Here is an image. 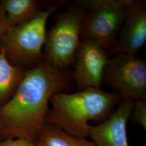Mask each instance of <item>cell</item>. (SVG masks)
<instances>
[{
    "label": "cell",
    "instance_id": "2e32d148",
    "mask_svg": "<svg viewBox=\"0 0 146 146\" xmlns=\"http://www.w3.org/2000/svg\"><path fill=\"white\" fill-rule=\"evenodd\" d=\"M36 146H44V145H43L42 143L40 142H39L38 141H37L36 143Z\"/></svg>",
    "mask_w": 146,
    "mask_h": 146
},
{
    "label": "cell",
    "instance_id": "52a82bcc",
    "mask_svg": "<svg viewBox=\"0 0 146 146\" xmlns=\"http://www.w3.org/2000/svg\"><path fill=\"white\" fill-rule=\"evenodd\" d=\"M105 50L93 39L81 38L75 55L73 75L78 92L88 88L101 89L104 69L108 60Z\"/></svg>",
    "mask_w": 146,
    "mask_h": 146
},
{
    "label": "cell",
    "instance_id": "9a60e30c",
    "mask_svg": "<svg viewBox=\"0 0 146 146\" xmlns=\"http://www.w3.org/2000/svg\"><path fill=\"white\" fill-rule=\"evenodd\" d=\"M9 28V27L7 22L5 11L0 2V43Z\"/></svg>",
    "mask_w": 146,
    "mask_h": 146
},
{
    "label": "cell",
    "instance_id": "8992f818",
    "mask_svg": "<svg viewBox=\"0 0 146 146\" xmlns=\"http://www.w3.org/2000/svg\"><path fill=\"white\" fill-rule=\"evenodd\" d=\"M102 84L114 90L121 100H146V62L127 54L108 58Z\"/></svg>",
    "mask_w": 146,
    "mask_h": 146
},
{
    "label": "cell",
    "instance_id": "277c9868",
    "mask_svg": "<svg viewBox=\"0 0 146 146\" xmlns=\"http://www.w3.org/2000/svg\"><path fill=\"white\" fill-rule=\"evenodd\" d=\"M86 11L82 7H72L58 14L47 31L43 60L52 68L68 72L75 62Z\"/></svg>",
    "mask_w": 146,
    "mask_h": 146
},
{
    "label": "cell",
    "instance_id": "30bf717a",
    "mask_svg": "<svg viewBox=\"0 0 146 146\" xmlns=\"http://www.w3.org/2000/svg\"><path fill=\"white\" fill-rule=\"evenodd\" d=\"M27 70L12 65L0 49V108L12 98Z\"/></svg>",
    "mask_w": 146,
    "mask_h": 146
},
{
    "label": "cell",
    "instance_id": "9c48e42d",
    "mask_svg": "<svg viewBox=\"0 0 146 146\" xmlns=\"http://www.w3.org/2000/svg\"><path fill=\"white\" fill-rule=\"evenodd\" d=\"M134 101L122 100L110 117L98 125L89 126V137L96 146H129L127 125Z\"/></svg>",
    "mask_w": 146,
    "mask_h": 146
},
{
    "label": "cell",
    "instance_id": "8fae6325",
    "mask_svg": "<svg viewBox=\"0 0 146 146\" xmlns=\"http://www.w3.org/2000/svg\"><path fill=\"white\" fill-rule=\"evenodd\" d=\"M1 3L9 28L31 20L42 11L41 3L34 0H3Z\"/></svg>",
    "mask_w": 146,
    "mask_h": 146
},
{
    "label": "cell",
    "instance_id": "6da1fadb",
    "mask_svg": "<svg viewBox=\"0 0 146 146\" xmlns=\"http://www.w3.org/2000/svg\"><path fill=\"white\" fill-rule=\"evenodd\" d=\"M68 72L52 68L44 60L27 69L13 96L0 108V134L6 139L37 141L47 124L50 99L66 93L71 85Z\"/></svg>",
    "mask_w": 146,
    "mask_h": 146
},
{
    "label": "cell",
    "instance_id": "3957f363",
    "mask_svg": "<svg viewBox=\"0 0 146 146\" xmlns=\"http://www.w3.org/2000/svg\"><path fill=\"white\" fill-rule=\"evenodd\" d=\"M65 2L59 1L31 20L8 29L1 42L0 49L9 62L29 69L43 61L42 49L46 39L47 21Z\"/></svg>",
    "mask_w": 146,
    "mask_h": 146
},
{
    "label": "cell",
    "instance_id": "ba28073f",
    "mask_svg": "<svg viewBox=\"0 0 146 146\" xmlns=\"http://www.w3.org/2000/svg\"><path fill=\"white\" fill-rule=\"evenodd\" d=\"M146 42V1L136 0L128 9L110 55L127 54L136 56Z\"/></svg>",
    "mask_w": 146,
    "mask_h": 146
},
{
    "label": "cell",
    "instance_id": "e0dca14e",
    "mask_svg": "<svg viewBox=\"0 0 146 146\" xmlns=\"http://www.w3.org/2000/svg\"><path fill=\"white\" fill-rule=\"evenodd\" d=\"M2 140V136H1V134H0V142Z\"/></svg>",
    "mask_w": 146,
    "mask_h": 146
},
{
    "label": "cell",
    "instance_id": "5b68a950",
    "mask_svg": "<svg viewBox=\"0 0 146 146\" xmlns=\"http://www.w3.org/2000/svg\"><path fill=\"white\" fill-rule=\"evenodd\" d=\"M134 0H85L78 2L86 11L81 37L93 39L110 50L115 43L128 9Z\"/></svg>",
    "mask_w": 146,
    "mask_h": 146
},
{
    "label": "cell",
    "instance_id": "7c38bea8",
    "mask_svg": "<svg viewBox=\"0 0 146 146\" xmlns=\"http://www.w3.org/2000/svg\"><path fill=\"white\" fill-rule=\"evenodd\" d=\"M37 141L44 146H96L86 137L70 135L48 123L40 132Z\"/></svg>",
    "mask_w": 146,
    "mask_h": 146
},
{
    "label": "cell",
    "instance_id": "4fadbf2b",
    "mask_svg": "<svg viewBox=\"0 0 146 146\" xmlns=\"http://www.w3.org/2000/svg\"><path fill=\"white\" fill-rule=\"evenodd\" d=\"M133 121L146 129V100H139L134 101L133 109L131 113Z\"/></svg>",
    "mask_w": 146,
    "mask_h": 146
},
{
    "label": "cell",
    "instance_id": "5bb4252c",
    "mask_svg": "<svg viewBox=\"0 0 146 146\" xmlns=\"http://www.w3.org/2000/svg\"><path fill=\"white\" fill-rule=\"evenodd\" d=\"M37 141L25 139H6L0 142V146H36Z\"/></svg>",
    "mask_w": 146,
    "mask_h": 146
},
{
    "label": "cell",
    "instance_id": "7a4b0ae2",
    "mask_svg": "<svg viewBox=\"0 0 146 146\" xmlns=\"http://www.w3.org/2000/svg\"><path fill=\"white\" fill-rule=\"evenodd\" d=\"M121 100L114 92L88 88L75 93H58L50 99L51 108L47 123L54 125L72 135L89 136V122L101 123L115 110Z\"/></svg>",
    "mask_w": 146,
    "mask_h": 146
}]
</instances>
